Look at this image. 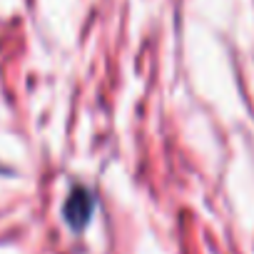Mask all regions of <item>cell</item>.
Returning <instances> with one entry per match:
<instances>
[{"label": "cell", "mask_w": 254, "mask_h": 254, "mask_svg": "<svg viewBox=\"0 0 254 254\" xmlns=\"http://www.w3.org/2000/svg\"><path fill=\"white\" fill-rule=\"evenodd\" d=\"M92 194L85 190V187H75L65 202V219L70 222L72 229H82L87 222H90V214H92Z\"/></svg>", "instance_id": "obj_1"}]
</instances>
